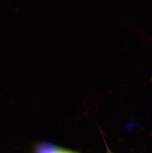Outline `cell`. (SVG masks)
I'll return each mask as SVG.
<instances>
[{
	"instance_id": "1",
	"label": "cell",
	"mask_w": 152,
	"mask_h": 153,
	"mask_svg": "<svg viewBox=\"0 0 152 153\" xmlns=\"http://www.w3.org/2000/svg\"><path fill=\"white\" fill-rule=\"evenodd\" d=\"M30 153H77L50 143L40 142L33 146Z\"/></svg>"
}]
</instances>
